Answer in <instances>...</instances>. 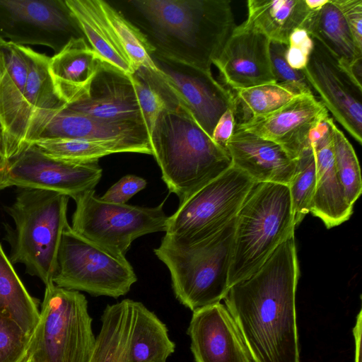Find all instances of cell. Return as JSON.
<instances>
[{
    "label": "cell",
    "instance_id": "83f0119b",
    "mask_svg": "<svg viewBox=\"0 0 362 362\" xmlns=\"http://www.w3.org/2000/svg\"><path fill=\"white\" fill-rule=\"evenodd\" d=\"M21 48L28 66L20 110V127L24 146L27 130L33 115L37 112L59 108L65 103L54 87L48 68L49 57L23 45Z\"/></svg>",
    "mask_w": 362,
    "mask_h": 362
},
{
    "label": "cell",
    "instance_id": "e575fe53",
    "mask_svg": "<svg viewBox=\"0 0 362 362\" xmlns=\"http://www.w3.org/2000/svg\"><path fill=\"white\" fill-rule=\"evenodd\" d=\"M130 77L149 137L160 113L167 105L147 77L144 68L138 69Z\"/></svg>",
    "mask_w": 362,
    "mask_h": 362
},
{
    "label": "cell",
    "instance_id": "d4e9b609",
    "mask_svg": "<svg viewBox=\"0 0 362 362\" xmlns=\"http://www.w3.org/2000/svg\"><path fill=\"white\" fill-rule=\"evenodd\" d=\"M84 37L100 59L131 75L134 70L115 37L99 4V0H65Z\"/></svg>",
    "mask_w": 362,
    "mask_h": 362
},
{
    "label": "cell",
    "instance_id": "8d00e7d4",
    "mask_svg": "<svg viewBox=\"0 0 362 362\" xmlns=\"http://www.w3.org/2000/svg\"><path fill=\"white\" fill-rule=\"evenodd\" d=\"M287 45L271 41L269 47L272 71L276 83H284L297 88L301 93L315 95L302 71L293 69L286 59Z\"/></svg>",
    "mask_w": 362,
    "mask_h": 362
},
{
    "label": "cell",
    "instance_id": "44dd1931",
    "mask_svg": "<svg viewBox=\"0 0 362 362\" xmlns=\"http://www.w3.org/2000/svg\"><path fill=\"white\" fill-rule=\"evenodd\" d=\"M233 166L255 182L288 185L296 161L277 144L255 134L235 129L226 144Z\"/></svg>",
    "mask_w": 362,
    "mask_h": 362
},
{
    "label": "cell",
    "instance_id": "7a4b0ae2",
    "mask_svg": "<svg viewBox=\"0 0 362 362\" xmlns=\"http://www.w3.org/2000/svg\"><path fill=\"white\" fill-rule=\"evenodd\" d=\"M115 6L155 52L206 71L235 28L228 0H124Z\"/></svg>",
    "mask_w": 362,
    "mask_h": 362
},
{
    "label": "cell",
    "instance_id": "603a6c76",
    "mask_svg": "<svg viewBox=\"0 0 362 362\" xmlns=\"http://www.w3.org/2000/svg\"><path fill=\"white\" fill-rule=\"evenodd\" d=\"M101 62L85 37L72 39L49 57V72L55 90L65 105L88 94Z\"/></svg>",
    "mask_w": 362,
    "mask_h": 362
},
{
    "label": "cell",
    "instance_id": "f1b7e54d",
    "mask_svg": "<svg viewBox=\"0 0 362 362\" xmlns=\"http://www.w3.org/2000/svg\"><path fill=\"white\" fill-rule=\"evenodd\" d=\"M0 315L13 320L30 337L40 318L36 299L26 290L1 243Z\"/></svg>",
    "mask_w": 362,
    "mask_h": 362
},
{
    "label": "cell",
    "instance_id": "5bb4252c",
    "mask_svg": "<svg viewBox=\"0 0 362 362\" xmlns=\"http://www.w3.org/2000/svg\"><path fill=\"white\" fill-rule=\"evenodd\" d=\"M302 71L320 102L334 119L362 144V86L318 40Z\"/></svg>",
    "mask_w": 362,
    "mask_h": 362
},
{
    "label": "cell",
    "instance_id": "d6986e66",
    "mask_svg": "<svg viewBox=\"0 0 362 362\" xmlns=\"http://www.w3.org/2000/svg\"><path fill=\"white\" fill-rule=\"evenodd\" d=\"M65 105L73 111L102 119L144 123L130 75L103 61L88 94Z\"/></svg>",
    "mask_w": 362,
    "mask_h": 362
},
{
    "label": "cell",
    "instance_id": "8fae6325",
    "mask_svg": "<svg viewBox=\"0 0 362 362\" xmlns=\"http://www.w3.org/2000/svg\"><path fill=\"white\" fill-rule=\"evenodd\" d=\"M156 71L145 69L147 77L167 107L181 106L211 138L221 116L237 108L234 93L218 82L211 71L173 60L154 52ZM166 107V108H167Z\"/></svg>",
    "mask_w": 362,
    "mask_h": 362
},
{
    "label": "cell",
    "instance_id": "d6a6232c",
    "mask_svg": "<svg viewBox=\"0 0 362 362\" xmlns=\"http://www.w3.org/2000/svg\"><path fill=\"white\" fill-rule=\"evenodd\" d=\"M335 170L348 202L354 206L362 192L361 169L355 151L344 133L330 119Z\"/></svg>",
    "mask_w": 362,
    "mask_h": 362
},
{
    "label": "cell",
    "instance_id": "7402d4cb",
    "mask_svg": "<svg viewBox=\"0 0 362 362\" xmlns=\"http://www.w3.org/2000/svg\"><path fill=\"white\" fill-rule=\"evenodd\" d=\"M28 72L21 45L0 37V119L7 134L8 159L23 147L20 110Z\"/></svg>",
    "mask_w": 362,
    "mask_h": 362
},
{
    "label": "cell",
    "instance_id": "8992f818",
    "mask_svg": "<svg viewBox=\"0 0 362 362\" xmlns=\"http://www.w3.org/2000/svg\"><path fill=\"white\" fill-rule=\"evenodd\" d=\"M236 218L211 237L189 247L161 241L154 249L168 267L177 300L192 312L221 303L228 289Z\"/></svg>",
    "mask_w": 362,
    "mask_h": 362
},
{
    "label": "cell",
    "instance_id": "6da1fadb",
    "mask_svg": "<svg viewBox=\"0 0 362 362\" xmlns=\"http://www.w3.org/2000/svg\"><path fill=\"white\" fill-rule=\"evenodd\" d=\"M300 275L292 235L223 298L253 362H300L296 291Z\"/></svg>",
    "mask_w": 362,
    "mask_h": 362
},
{
    "label": "cell",
    "instance_id": "30bf717a",
    "mask_svg": "<svg viewBox=\"0 0 362 362\" xmlns=\"http://www.w3.org/2000/svg\"><path fill=\"white\" fill-rule=\"evenodd\" d=\"M137 277L127 259L117 258L73 230L64 229L52 282L94 296L117 298L127 294Z\"/></svg>",
    "mask_w": 362,
    "mask_h": 362
},
{
    "label": "cell",
    "instance_id": "7c38bea8",
    "mask_svg": "<svg viewBox=\"0 0 362 362\" xmlns=\"http://www.w3.org/2000/svg\"><path fill=\"white\" fill-rule=\"evenodd\" d=\"M0 37L47 46L56 54L84 35L65 0H0Z\"/></svg>",
    "mask_w": 362,
    "mask_h": 362
},
{
    "label": "cell",
    "instance_id": "d590c367",
    "mask_svg": "<svg viewBox=\"0 0 362 362\" xmlns=\"http://www.w3.org/2000/svg\"><path fill=\"white\" fill-rule=\"evenodd\" d=\"M30 338L13 320L0 315V362H23Z\"/></svg>",
    "mask_w": 362,
    "mask_h": 362
},
{
    "label": "cell",
    "instance_id": "60d3db41",
    "mask_svg": "<svg viewBox=\"0 0 362 362\" xmlns=\"http://www.w3.org/2000/svg\"><path fill=\"white\" fill-rule=\"evenodd\" d=\"M237 108H228L219 118L211 136V139L226 150V144L234 132L237 123Z\"/></svg>",
    "mask_w": 362,
    "mask_h": 362
},
{
    "label": "cell",
    "instance_id": "cb8c5ba5",
    "mask_svg": "<svg viewBox=\"0 0 362 362\" xmlns=\"http://www.w3.org/2000/svg\"><path fill=\"white\" fill-rule=\"evenodd\" d=\"M136 301L107 305L88 362H134L132 351Z\"/></svg>",
    "mask_w": 362,
    "mask_h": 362
},
{
    "label": "cell",
    "instance_id": "4dcf8cb0",
    "mask_svg": "<svg viewBox=\"0 0 362 362\" xmlns=\"http://www.w3.org/2000/svg\"><path fill=\"white\" fill-rule=\"evenodd\" d=\"M99 4L115 37L134 70L145 68L156 71L151 54L155 52L144 34L109 1Z\"/></svg>",
    "mask_w": 362,
    "mask_h": 362
},
{
    "label": "cell",
    "instance_id": "4316f807",
    "mask_svg": "<svg viewBox=\"0 0 362 362\" xmlns=\"http://www.w3.org/2000/svg\"><path fill=\"white\" fill-rule=\"evenodd\" d=\"M247 18L243 23L270 41L288 45L291 34L303 28L310 13L305 0H248Z\"/></svg>",
    "mask_w": 362,
    "mask_h": 362
},
{
    "label": "cell",
    "instance_id": "277c9868",
    "mask_svg": "<svg viewBox=\"0 0 362 362\" xmlns=\"http://www.w3.org/2000/svg\"><path fill=\"white\" fill-rule=\"evenodd\" d=\"M295 228L288 186L255 182L236 216L229 288L257 270Z\"/></svg>",
    "mask_w": 362,
    "mask_h": 362
},
{
    "label": "cell",
    "instance_id": "e0dca14e",
    "mask_svg": "<svg viewBox=\"0 0 362 362\" xmlns=\"http://www.w3.org/2000/svg\"><path fill=\"white\" fill-rule=\"evenodd\" d=\"M270 40L243 23L235 26L213 61L233 90L276 83L270 59Z\"/></svg>",
    "mask_w": 362,
    "mask_h": 362
},
{
    "label": "cell",
    "instance_id": "9a60e30c",
    "mask_svg": "<svg viewBox=\"0 0 362 362\" xmlns=\"http://www.w3.org/2000/svg\"><path fill=\"white\" fill-rule=\"evenodd\" d=\"M58 139L124 140L151 146L143 122L102 119L69 110L65 105L33 115L24 146L37 141Z\"/></svg>",
    "mask_w": 362,
    "mask_h": 362
},
{
    "label": "cell",
    "instance_id": "ee69618b",
    "mask_svg": "<svg viewBox=\"0 0 362 362\" xmlns=\"http://www.w3.org/2000/svg\"><path fill=\"white\" fill-rule=\"evenodd\" d=\"M7 168L8 159L0 156V189H3Z\"/></svg>",
    "mask_w": 362,
    "mask_h": 362
},
{
    "label": "cell",
    "instance_id": "ac0fdd59",
    "mask_svg": "<svg viewBox=\"0 0 362 362\" xmlns=\"http://www.w3.org/2000/svg\"><path fill=\"white\" fill-rule=\"evenodd\" d=\"M195 362H252L241 334L221 303L193 311L187 328Z\"/></svg>",
    "mask_w": 362,
    "mask_h": 362
},
{
    "label": "cell",
    "instance_id": "836d02e7",
    "mask_svg": "<svg viewBox=\"0 0 362 362\" xmlns=\"http://www.w3.org/2000/svg\"><path fill=\"white\" fill-rule=\"evenodd\" d=\"M296 167L288 184L295 226L310 213L316 184V163L310 142L295 160Z\"/></svg>",
    "mask_w": 362,
    "mask_h": 362
},
{
    "label": "cell",
    "instance_id": "74e56055",
    "mask_svg": "<svg viewBox=\"0 0 362 362\" xmlns=\"http://www.w3.org/2000/svg\"><path fill=\"white\" fill-rule=\"evenodd\" d=\"M314 47L313 38L303 28L296 29L290 35L286 59L293 69L303 71L309 60Z\"/></svg>",
    "mask_w": 362,
    "mask_h": 362
},
{
    "label": "cell",
    "instance_id": "f35d334b",
    "mask_svg": "<svg viewBox=\"0 0 362 362\" xmlns=\"http://www.w3.org/2000/svg\"><path fill=\"white\" fill-rule=\"evenodd\" d=\"M145 179L127 175L111 186L100 199L114 204H127L129 199L144 189L146 186Z\"/></svg>",
    "mask_w": 362,
    "mask_h": 362
},
{
    "label": "cell",
    "instance_id": "7bdbcfd3",
    "mask_svg": "<svg viewBox=\"0 0 362 362\" xmlns=\"http://www.w3.org/2000/svg\"><path fill=\"white\" fill-rule=\"evenodd\" d=\"M0 156L8 159V141L6 128L0 119Z\"/></svg>",
    "mask_w": 362,
    "mask_h": 362
},
{
    "label": "cell",
    "instance_id": "ba28073f",
    "mask_svg": "<svg viewBox=\"0 0 362 362\" xmlns=\"http://www.w3.org/2000/svg\"><path fill=\"white\" fill-rule=\"evenodd\" d=\"M255 183L232 166L180 203L161 241L189 247L217 233L236 218Z\"/></svg>",
    "mask_w": 362,
    "mask_h": 362
},
{
    "label": "cell",
    "instance_id": "9c48e42d",
    "mask_svg": "<svg viewBox=\"0 0 362 362\" xmlns=\"http://www.w3.org/2000/svg\"><path fill=\"white\" fill-rule=\"evenodd\" d=\"M73 199L76 202L73 230L117 258L126 259L127 252L137 238L165 231L168 216L163 205L166 198L154 207L132 206L105 202L92 189Z\"/></svg>",
    "mask_w": 362,
    "mask_h": 362
},
{
    "label": "cell",
    "instance_id": "2e32d148",
    "mask_svg": "<svg viewBox=\"0 0 362 362\" xmlns=\"http://www.w3.org/2000/svg\"><path fill=\"white\" fill-rule=\"evenodd\" d=\"M329 117L313 94H301L269 115L237 122L235 129L270 140L296 160L310 144L313 130Z\"/></svg>",
    "mask_w": 362,
    "mask_h": 362
},
{
    "label": "cell",
    "instance_id": "52a82bcc",
    "mask_svg": "<svg viewBox=\"0 0 362 362\" xmlns=\"http://www.w3.org/2000/svg\"><path fill=\"white\" fill-rule=\"evenodd\" d=\"M95 341L85 296L53 282L45 285L26 358L31 362H88Z\"/></svg>",
    "mask_w": 362,
    "mask_h": 362
},
{
    "label": "cell",
    "instance_id": "f6af8a7d",
    "mask_svg": "<svg viewBox=\"0 0 362 362\" xmlns=\"http://www.w3.org/2000/svg\"><path fill=\"white\" fill-rule=\"evenodd\" d=\"M328 0H305L308 8L311 11H316L321 8Z\"/></svg>",
    "mask_w": 362,
    "mask_h": 362
},
{
    "label": "cell",
    "instance_id": "ab89813d",
    "mask_svg": "<svg viewBox=\"0 0 362 362\" xmlns=\"http://www.w3.org/2000/svg\"><path fill=\"white\" fill-rule=\"evenodd\" d=\"M342 13L357 48L362 51V0H332Z\"/></svg>",
    "mask_w": 362,
    "mask_h": 362
},
{
    "label": "cell",
    "instance_id": "1f68e13d",
    "mask_svg": "<svg viewBox=\"0 0 362 362\" xmlns=\"http://www.w3.org/2000/svg\"><path fill=\"white\" fill-rule=\"evenodd\" d=\"M238 122L249 118L269 115L280 109L301 93L295 87L284 83H267L234 90Z\"/></svg>",
    "mask_w": 362,
    "mask_h": 362
},
{
    "label": "cell",
    "instance_id": "bcb514c9",
    "mask_svg": "<svg viewBox=\"0 0 362 362\" xmlns=\"http://www.w3.org/2000/svg\"><path fill=\"white\" fill-rule=\"evenodd\" d=\"M23 362H31V361L26 358Z\"/></svg>",
    "mask_w": 362,
    "mask_h": 362
},
{
    "label": "cell",
    "instance_id": "5b68a950",
    "mask_svg": "<svg viewBox=\"0 0 362 362\" xmlns=\"http://www.w3.org/2000/svg\"><path fill=\"white\" fill-rule=\"evenodd\" d=\"M69 197L45 189L22 188L8 213L15 223L10 260L45 285L52 282L62 233L69 225Z\"/></svg>",
    "mask_w": 362,
    "mask_h": 362
},
{
    "label": "cell",
    "instance_id": "4fadbf2b",
    "mask_svg": "<svg viewBox=\"0 0 362 362\" xmlns=\"http://www.w3.org/2000/svg\"><path fill=\"white\" fill-rule=\"evenodd\" d=\"M102 175L103 169L98 161H65L45 154L33 144H26L8 159L3 189L16 186L45 189L74 199L95 189Z\"/></svg>",
    "mask_w": 362,
    "mask_h": 362
},
{
    "label": "cell",
    "instance_id": "484cf974",
    "mask_svg": "<svg viewBox=\"0 0 362 362\" xmlns=\"http://www.w3.org/2000/svg\"><path fill=\"white\" fill-rule=\"evenodd\" d=\"M301 28L318 40L355 76L354 67L361 63L362 51L357 48L342 13L332 0H328L319 10L313 11Z\"/></svg>",
    "mask_w": 362,
    "mask_h": 362
},
{
    "label": "cell",
    "instance_id": "f546056e",
    "mask_svg": "<svg viewBox=\"0 0 362 362\" xmlns=\"http://www.w3.org/2000/svg\"><path fill=\"white\" fill-rule=\"evenodd\" d=\"M39 150L54 158L75 163L99 161L102 157L118 153L152 155L150 146L124 140L58 139L33 142Z\"/></svg>",
    "mask_w": 362,
    "mask_h": 362
},
{
    "label": "cell",
    "instance_id": "ffe728a7",
    "mask_svg": "<svg viewBox=\"0 0 362 362\" xmlns=\"http://www.w3.org/2000/svg\"><path fill=\"white\" fill-rule=\"evenodd\" d=\"M329 117L310 134L316 163V184L310 211L327 228L346 221L353 213L338 179L334 161L332 136Z\"/></svg>",
    "mask_w": 362,
    "mask_h": 362
},
{
    "label": "cell",
    "instance_id": "3957f363",
    "mask_svg": "<svg viewBox=\"0 0 362 362\" xmlns=\"http://www.w3.org/2000/svg\"><path fill=\"white\" fill-rule=\"evenodd\" d=\"M149 141L161 178L180 203L233 166L227 151L179 105L160 113Z\"/></svg>",
    "mask_w": 362,
    "mask_h": 362
},
{
    "label": "cell",
    "instance_id": "b9f144b4",
    "mask_svg": "<svg viewBox=\"0 0 362 362\" xmlns=\"http://www.w3.org/2000/svg\"><path fill=\"white\" fill-rule=\"evenodd\" d=\"M361 331H362V310L356 317V323L353 329L355 341V362H361Z\"/></svg>",
    "mask_w": 362,
    "mask_h": 362
}]
</instances>
